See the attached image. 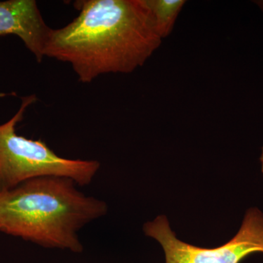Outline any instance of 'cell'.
I'll return each instance as SVG.
<instances>
[{"label": "cell", "instance_id": "cell-5", "mask_svg": "<svg viewBox=\"0 0 263 263\" xmlns=\"http://www.w3.org/2000/svg\"><path fill=\"white\" fill-rule=\"evenodd\" d=\"M52 29L45 22L34 0L0 1V37L13 34L41 63Z\"/></svg>", "mask_w": 263, "mask_h": 263}, {"label": "cell", "instance_id": "cell-6", "mask_svg": "<svg viewBox=\"0 0 263 263\" xmlns=\"http://www.w3.org/2000/svg\"><path fill=\"white\" fill-rule=\"evenodd\" d=\"M185 0H147L157 29L162 39L172 32L179 13L186 4Z\"/></svg>", "mask_w": 263, "mask_h": 263}, {"label": "cell", "instance_id": "cell-1", "mask_svg": "<svg viewBox=\"0 0 263 263\" xmlns=\"http://www.w3.org/2000/svg\"><path fill=\"white\" fill-rule=\"evenodd\" d=\"M75 6L79 15L52 29L44 55L70 64L81 83L131 73L162 43L147 0H84Z\"/></svg>", "mask_w": 263, "mask_h": 263}, {"label": "cell", "instance_id": "cell-8", "mask_svg": "<svg viewBox=\"0 0 263 263\" xmlns=\"http://www.w3.org/2000/svg\"><path fill=\"white\" fill-rule=\"evenodd\" d=\"M256 3H256V4L258 5L259 8H260V9L262 10L263 11V1H257L256 2Z\"/></svg>", "mask_w": 263, "mask_h": 263}, {"label": "cell", "instance_id": "cell-7", "mask_svg": "<svg viewBox=\"0 0 263 263\" xmlns=\"http://www.w3.org/2000/svg\"><path fill=\"white\" fill-rule=\"evenodd\" d=\"M259 160H260L261 168H262V172L263 174V147L262 148V154H261L260 158H259Z\"/></svg>", "mask_w": 263, "mask_h": 263}, {"label": "cell", "instance_id": "cell-3", "mask_svg": "<svg viewBox=\"0 0 263 263\" xmlns=\"http://www.w3.org/2000/svg\"><path fill=\"white\" fill-rule=\"evenodd\" d=\"M37 100L35 95L23 97L18 111L0 124V192L28 180L48 176L67 178L78 186H88L100 168L99 161L65 158L42 140L29 139L17 133V124Z\"/></svg>", "mask_w": 263, "mask_h": 263}, {"label": "cell", "instance_id": "cell-2", "mask_svg": "<svg viewBox=\"0 0 263 263\" xmlns=\"http://www.w3.org/2000/svg\"><path fill=\"white\" fill-rule=\"evenodd\" d=\"M67 178H36L0 192V233L44 248L81 253L79 232L105 216L106 203Z\"/></svg>", "mask_w": 263, "mask_h": 263}, {"label": "cell", "instance_id": "cell-4", "mask_svg": "<svg viewBox=\"0 0 263 263\" xmlns=\"http://www.w3.org/2000/svg\"><path fill=\"white\" fill-rule=\"evenodd\" d=\"M143 231L162 246L166 263H240L250 254L263 253V213L257 208L248 209L237 234L216 248H202L178 239L164 215L146 223Z\"/></svg>", "mask_w": 263, "mask_h": 263}]
</instances>
